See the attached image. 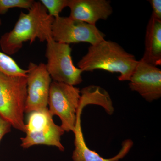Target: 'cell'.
<instances>
[{
	"label": "cell",
	"instance_id": "obj_1",
	"mask_svg": "<svg viewBox=\"0 0 161 161\" xmlns=\"http://www.w3.org/2000/svg\"><path fill=\"white\" fill-rule=\"evenodd\" d=\"M54 20L42 3L35 1L27 13H21L13 29L1 36L3 53L10 56L19 52L25 42L32 43L36 39L47 42L52 39Z\"/></svg>",
	"mask_w": 161,
	"mask_h": 161
},
{
	"label": "cell",
	"instance_id": "obj_2",
	"mask_svg": "<svg viewBox=\"0 0 161 161\" xmlns=\"http://www.w3.org/2000/svg\"><path fill=\"white\" fill-rule=\"evenodd\" d=\"M137 62L134 55L118 43L105 40L90 45L86 53L78 61V66L83 72L101 69L118 73L119 81H129Z\"/></svg>",
	"mask_w": 161,
	"mask_h": 161
},
{
	"label": "cell",
	"instance_id": "obj_3",
	"mask_svg": "<svg viewBox=\"0 0 161 161\" xmlns=\"http://www.w3.org/2000/svg\"><path fill=\"white\" fill-rule=\"evenodd\" d=\"M26 97V77L10 76L0 72V115L12 127L24 132Z\"/></svg>",
	"mask_w": 161,
	"mask_h": 161
},
{
	"label": "cell",
	"instance_id": "obj_4",
	"mask_svg": "<svg viewBox=\"0 0 161 161\" xmlns=\"http://www.w3.org/2000/svg\"><path fill=\"white\" fill-rule=\"evenodd\" d=\"M80 90L74 86L52 81L48 96V111L58 115L64 132H74L80 103Z\"/></svg>",
	"mask_w": 161,
	"mask_h": 161
},
{
	"label": "cell",
	"instance_id": "obj_5",
	"mask_svg": "<svg viewBox=\"0 0 161 161\" xmlns=\"http://www.w3.org/2000/svg\"><path fill=\"white\" fill-rule=\"evenodd\" d=\"M71 52L69 44L50 39L47 41L45 65L53 81L75 86L82 82L83 72L74 65Z\"/></svg>",
	"mask_w": 161,
	"mask_h": 161
},
{
	"label": "cell",
	"instance_id": "obj_6",
	"mask_svg": "<svg viewBox=\"0 0 161 161\" xmlns=\"http://www.w3.org/2000/svg\"><path fill=\"white\" fill-rule=\"evenodd\" d=\"M52 38L59 43H70L83 42L95 45L105 40L106 35L96 25H91L69 17L55 18L52 24Z\"/></svg>",
	"mask_w": 161,
	"mask_h": 161
},
{
	"label": "cell",
	"instance_id": "obj_7",
	"mask_svg": "<svg viewBox=\"0 0 161 161\" xmlns=\"http://www.w3.org/2000/svg\"><path fill=\"white\" fill-rule=\"evenodd\" d=\"M27 97L25 113L48 108V96L52 82L45 64L30 62L27 69Z\"/></svg>",
	"mask_w": 161,
	"mask_h": 161
},
{
	"label": "cell",
	"instance_id": "obj_8",
	"mask_svg": "<svg viewBox=\"0 0 161 161\" xmlns=\"http://www.w3.org/2000/svg\"><path fill=\"white\" fill-rule=\"evenodd\" d=\"M129 87L149 102L161 97V70L158 67L138 60L131 78Z\"/></svg>",
	"mask_w": 161,
	"mask_h": 161
},
{
	"label": "cell",
	"instance_id": "obj_9",
	"mask_svg": "<svg viewBox=\"0 0 161 161\" xmlns=\"http://www.w3.org/2000/svg\"><path fill=\"white\" fill-rule=\"evenodd\" d=\"M68 7L70 17L93 25L99 20H106L113 13L108 0H68Z\"/></svg>",
	"mask_w": 161,
	"mask_h": 161
},
{
	"label": "cell",
	"instance_id": "obj_10",
	"mask_svg": "<svg viewBox=\"0 0 161 161\" xmlns=\"http://www.w3.org/2000/svg\"><path fill=\"white\" fill-rule=\"evenodd\" d=\"M84 106L80 104L77 113V122L75 131V149L72 158L74 161H118L123 158L133 146L131 140L126 139L122 144V148L117 155L112 158H104L95 151L91 150L86 143L81 126V115Z\"/></svg>",
	"mask_w": 161,
	"mask_h": 161
},
{
	"label": "cell",
	"instance_id": "obj_11",
	"mask_svg": "<svg viewBox=\"0 0 161 161\" xmlns=\"http://www.w3.org/2000/svg\"><path fill=\"white\" fill-rule=\"evenodd\" d=\"M142 60L156 66L161 65V20L151 15L146 29Z\"/></svg>",
	"mask_w": 161,
	"mask_h": 161
},
{
	"label": "cell",
	"instance_id": "obj_12",
	"mask_svg": "<svg viewBox=\"0 0 161 161\" xmlns=\"http://www.w3.org/2000/svg\"><path fill=\"white\" fill-rule=\"evenodd\" d=\"M64 132L60 126L56 125L53 121L41 131L26 133L25 137L21 138V146L24 149H27L35 145H47L57 147L63 151L64 148L60 140Z\"/></svg>",
	"mask_w": 161,
	"mask_h": 161
},
{
	"label": "cell",
	"instance_id": "obj_13",
	"mask_svg": "<svg viewBox=\"0 0 161 161\" xmlns=\"http://www.w3.org/2000/svg\"><path fill=\"white\" fill-rule=\"evenodd\" d=\"M53 121V116L50 113L48 108L31 112L28 114L27 122L25 125V133L41 131Z\"/></svg>",
	"mask_w": 161,
	"mask_h": 161
},
{
	"label": "cell",
	"instance_id": "obj_14",
	"mask_svg": "<svg viewBox=\"0 0 161 161\" xmlns=\"http://www.w3.org/2000/svg\"><path fill=\"white\" fill-rule=\"evenodd\" d=\"M2 24L0 18V26ZM0 72L10 76H27V70L22 69L10 56L0 51Z\"/></svg>",
	"mask_w": 161,
	"mask_h": 161
},
{
	"label": "cell",
	"instance_id": "obj_15",
	"mask_svg": "<svg viewBox=\"0 0 161 161\" xmlns=\"http://www.w3.org/2000/svg\"><path fill=\"white\" fill-rule=\"evenodd\" d=\"M34 2L33 0H0V15L5 14L9 9L12 8L29 10Z\"/></svg>",
	"mask_w": 161,
	"mask_h": 161
},
{
	"label": "cell",
	"instance_id": "obj_16",
	"mask_svg": "<svg viewBox=\"0 0 161 161\" xmlns=\"http://www.w3.org/2000/svg\"><path fill=\"white\" fill-rule=\"evenodd\" d=\"M40 2L45 7L51 16L56 18L60 16V13L68 7V0H41Z\"/></svg>",
	"mask_w": 161,
	"mask_h": 161
},
{
	"label": "cell",
	"instance_id": "obj_17",
	"mask_svg": "<svg viewBox=\"0 0 161 161\" xmlns=\"http://www.w3.org/2000/svg\"><path fill=\"white\" fill-rule=\"evenodd\" d=\"M149 2L152 9L151 15L157 19L161 20V0H150Z\"/></svg>",
	"mask_w": 161,
	"mask_h": 161
},
{
	"label": "cell",
	"instance_id": "obj_18",
	"mask_svg": "<svg viewBox=\"0 0 161 161\" xmlns=\"http://www.w3.org/2000/svg\"><path fill=\"white\" fill-rule=\"evenodd\" d=\"M11 125L0 115V142L7 133L10 132Z\"/></svg>",
	"mask_w": 161,
	"mask_h": 161
}]
</instances>
